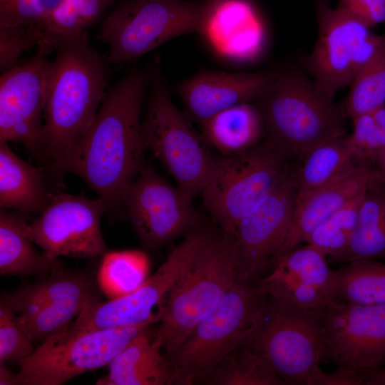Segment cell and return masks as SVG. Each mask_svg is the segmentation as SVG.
Segmentation results:
<instances>
[{"mask_svg":"<svg viewBox=\"0 0 385 385\" xmlns=\"http://www.w3.org/2000/svg\"><path fill=\"white\" fill-rule=\"evenodd\" d=\"M151 64L127 72L103 98L86 133L58 170L72 173L95 191L106 212H123L124 195L145 168L140 115L149 88Z\"/></svg>","mask_w":385,"mask_h":385,"instance_id":"1","label":"cell"},{"mask_svg":"<svg viewBox=\"0 0 385 385\" xmlns=\"http://www.w3.org/2000/svg\"><path fill=\"white\" fill-rule=\"evenodd\" d=\"M41 41L56 51L51 61L38 160L56 176L92 124L108 91L107 60L87 31L63 36L44 32Z\"/></svg>","mask_w":385,"mask_h":385,"instance_id":"2","label":"cell"},{"mask_svg":"<svg viewBox=\"0 0 385 385\" xmlns=\"http://www.w3.org/2000/svg\"><path fill=\"white\" fill-rule=\"evenodd\" d=\"M257 105L265 122L264 140L289 160L301 162L317 146L347 134L342 107L297 69L277 71Z\"/></svg>","mask_w":385,"mask_h":385,"instance_id":"3","label":"cell"},{"mask_svg":"<svg viewBox=\"0 0 385 385\" xmlns=\"http://www.w3.org/2000/svg\"><path fill=\"white\" fill-rule=\"evenodd\" d=\"M266 300L256 283L238 277L170 356L173 384L188 385L207 379L249 339Z\"/></svg>","mask_w":385,"mask_h":385,"instance_id":"4","label":"cell"},{"mask_svg":"<svg viewBox=\"0 0 385 385\" xmlns=\"http://www.w3.org/2000/svg\"><path fill=\"white\" fill-rule=\"evenodd\" d=\"M158 61L151 63L150 95L141 133L146 150L166 168L176 186L193 199L201 194L215 159L207 143L175 106Z\"/></svg>","mask_w":385,"mask_h":385,"instance_id":"5","label":"cell"},{"mask_svg":"<svg viewBox=\"0 0 385 385\" xmlns=\"http://www.w3.org/2000/svg\"><path fill=\"white\" fill-rule=\"evenodd\" d=\"M237 279L233 237L222 231L168 296L154 341L173 356Z\"/></svg>","mask_w":385,"mask_h":385,"instance_id":"6","label":"cell"},{"mask_svg":"<svg viewBox=\"0 0 385 385\" xmlns=\"http://www.w3.org/2000/svg\"><path fill=\"white\" fill-rule=\"evenodd\" d=\"M202 1H120L104 19L97 38L107 44L108 63L138 60L165 43L197 33Z\"/></svg>","mask_w":385,"mask_h":385,"instance_id":"7","label":"cell"},{"mask_svg":"<svg viewBox=\"0 0 385 385\" xmlns=\"http://www.w3.org/2000/svg\"><path fill=\"white\" fill-rule=\"evenodd\" d=\"M216 235L200 223L190 230L158 270L134 291L87 305L68 324L74 331L104 329L154 324L161 312L153 309L195 265Z\"/></svg>","mask_w":385,"mask_h":385,"instance_id":"8","label":"cell"},{"mask_svg":"<svg viewBox=\"0 0 385 385\" xmlns=\"http://www.w3.org/2000/svg\"><path fill=\"white\" fill-rule=\"evenodd\" d=\"M322 310L302 309L270 298L246 343L286 384L308 385L325 350Z\"/></svg>","mask_w":385,"mask_h":385,"instance_id":"9","label":"cell"},{"mask_svg":"<svg viewBox=\"0 0 385 385\" xmlns=\"http://www.w3.org/2000/svg\"><path fill=\"white\" fill-rule=\"evenodd\" d=\"M288 161L265 140L244 152L216 158L201 195L222 231L233 232L240 219L276 185Z\"/></svg>","mask_w":385,"mask_h":385,"instance_id":"10","label":"cell"},{"mask_svg":"<svg viewBox=\"0 0 385 385\" xmlns=\"http://www.w3.org/2000/svg\"><path fill=\"white\" fill-rule=\"evenodd\" d=\"M316 14L317 39L305 65L319 88L334 98L374 56L385 34H374L371 26L330 0H316Z\"/></svg>","mask_w":385,"mask_h":385,"instance_id":"11","label":"cell"},{"mask_svg":"<svg viewBox=\"0 0 385 385\" xmlns=\"http://www.w3.org/2000/svg\"><path fill=\"white\" fill-rule=\"evenodd\" d=\"M153 324L74 331L68 326L47 337L20 364V385H61L101 368Z\"/></svg>","mask_w":385,"mask_h":385,"instance_id":"12","label":"cell"},{"mask_svg":"<svg viewBox=\"0 0 385 385\" xmlns=\"http://www.w3.org/2000/svg\"><path fill=\"white\" fill-rule=\"evenodd\" d=\"M295 173L288 166L276 185L240 219L231 233L239 278L257 283L279 255L297 196Z\"/></svg>","mask_w":385,"mask_h":385,"instance_id":"13","label":"cell"},{"mask_svg":"<svg viewBox=\"0 0 385 385\" xmlns=\"http://www.w3.org/2000/svg\"><path fill=\"white\" fill-rule=\"evenodd\" d=\"M122 207L148 250H157L201 223L192 199L147 166L127 189Z\"/></svg>","mask_w":385,"mask_h":385,"instance_id":"14","label":"cell"},{"mask_svg":"<svg viewBox=\"0 0 385 385\" xmlns=\"http://www.w3.org/2000/svg\"><path fill=\"white\" fill-rule=\"evenodd\" d=\"M103 201L83 195L56 193L26 233L48 257L95 258L108 252L101 232Z\"/></svg>","mask_w":385,"mask_h":385,"instance_id":"15","label":"cell"},{"mask_svg":"<svg viewBox=\"0 0 385 385\" xmlns=\"http://www.w3.org/2000/svg\"><path fill=\"white\" fill-rule=\"evenodd\" d=\"M37 52L0 77V141L24 145L37 158L53 48L41 41Z\"/></svg>","mask_w":385,"mask_h":385,"instance_id":"16","label":"cell"},{"mask_svg":"<svg viewBox=\"0 0 385 385\" xmlns=\"http://www.w3.org/2000/svg\"><path fill=\"white\" fill-rule=\"evenodd\" d=\"M322 319L325 350L338 367L364 372L385 364V304L333 298L322 309Z\"/></svg>","mask_w":385,"mask_h":385,"instance_id":"17","label":"cell"},{"mask_svg":"<svg viewBox=\"0 0 385 385\" xmlns=\"http://www.w3.org/2000/svg\"><path fill=\"white\" fill-rule=\"evenodd\" d=\"M256 284L269 298L305 309L322 310L334 298L333 270L307 244L279 255Z\"/></svg>","mask_w":385,"mask_h":385,"instance_id":"18","label":"cell"},{"mask_svg":"<svg viewBox=\"0 0 385 385\" xmlns=\"http://www.w3.org/2000/svg\"><path fill=\"white\" fill-rule=\"evenodd\" d=\"M277 71L231 73L202 69L183 81L178 91L189 115L199 123L233 106L259 101Z\"/></svg>","mask_w":385,"mask_h":385,"instance_id":"19","label":"cell"},{"mask_svg":"<svg viewBox=\"0 0 385 385\" xmlns=\"http://www.w3.org/2000/svg\"><path fill=\"white\" fill-rule=\"evenodd\" d=\"M371 173L369 164L356 158L329 183L297 198L289 230L279 255L299 247L318 225L364 191Z\"/></svg>","mask_w":385,"mask_h":385,"instance_id":"20","label":"cell"},{"mask_svg":"<svg viewBox=\"0 0 385 385\" xmlns=\"http://www.w3.org/2000/svg\"><path fill=\"white\" fill-rule=\"evenodd\" d=\"M101 292L97 277L91 272L62 265L13 292H4L0 302L19 318H27L48 306L80 304L86 307L99 302Z\"/></svg>","mask_w":385,"mask_h":385,"instance_id":"21","label":"cell"},{"mask_svg":"<svg viewBox=\"0 0 385 385\" xmlns=\"http://www.w3.org/2000/svg\"><path fill=\"white\" fill-rule=\"evenodd\" d=\"M256 24L247 0H203L197 34L220 56L240 61L247 57Z\"/></svg>","mask_w":385,"mask_h":385,"instance_id":"22","label":"cell"},{"mask_svg":"<svg viewBox=\"0 0 385 385\" xmlns=\"http://www.w3.org/2000/svg\"><path fill=\"white\" fill-rule=\"evenodd\" d=\"M44 173L19 157L8 142L0 141L1 209L41 213L54 195Z\"/></svg>","mask_w":385,"mask_h":385,"instance_id":"23","label":"cell"},{"mask_svg":"<svg viewBox=\"0 0 385 385\" xmlns=\"http://www.w3.org/2000/svg\"><path fill=\"white\" fill-rule=\"evenodd\" d=\"M146 331L137 335L108 364L98 385H165L173 384L171 364Z\"/></svg>","mask_w":385,"mask_h":385,"instance_id":"24","label":"cell"},{"mask_svg":"<svg viewBox=\"0 0 385 385\" xmlns=\"http://www.w3.org/2000/svg\"><path fill=\"white\" fill-rule=\"evenodd\" d=\"M28 223L26 213L1 209V274L38 277L63 265L35 248L26 233Z\"/></svg>","mask_w":385,"mask_h":385,"instance_id":"25","label":"cell"},{"mask_svg":"<svg viewBox=\"0 0 385 385\" xmlns=\"http://www.w3.org/2000/svg\"><path fill=\"white\" fill-rule=\"evenodd\" d=\"M200 124L207 143L224 155L249 150L265 138L262 112L252 102L226 108Z\"/></svg>","mask_w":385,"mask_h":385,"instance_id":"26","label":"cell"},{"mask_svg":"<svg viewBox=\"0 0 385 385\" xmlns=\"http://www.w3.org/2000/svg\"><path fill=\"white\" fill-rule=\"evenodd\" d=\"M385 259V180L372 173L356 230L346 251L333 262Z\"/></svg>","mask_w":385,"mask_h":385,"instance_id":"27","label":"cell"},{"mask_svg":"<svg viewBox=\"0 0 385 385\" xmlns=\"http://www.w3.org/2000/svg\"><path fill=\"white\" fill-rule=\"evenodd\" d=\"M355 158L348 133L312 149L296 169L297 198L302 197L329 183Z\"/></svg>","mask_w":385,"mask_h":385,"instance_id":"28","label":"cell"},{"mask_svg":"<svg viewBox=\"0 0 385 385\" xmlns=\"http://www.w3.org/2000/svg\"><path fill=\"white\" fill-rule=\"evenodd\" d=\"M333 296L351 304H385V262L357 260L333 270Z\"/></svg>","mask_w":385,"mask_h":385,"instance_id":"29","label":"cell"},{"mask_svg":"<svg viewBox=\"0 0 385 385\" xmlns=\"http://www.w3.org/2000/svg\"><path fill=\"white\" fill-rule=\"evenodd\" d=\"M148 255L138 250L107 252L99 267L97 279L102 292L110 299L128 294L148 277Z\"/></svg>","mask_w":385,"mask_h":385,"instance_id":"30","label":"cell"},{"mask_svg":"<svg viewBox=\"0 0 385 385\" xmlns=\"http://www.w3.org/2000/svg\"><path fill=\"white\" fill-rule=\"evenodd\" d=\"M218 385H283L268 362L245 342L223 360L206 379Z\"/></svg>","mask_w":385,"mask_h":385,"instance_id":"31","label":"cell"},{"mask_svg":"<svg viewBox=\"0 0 385 385\" xmlns=\"http://www.w3.org/2000/svg\"><path fill=\"white\" fill-rule=\"evenodd\" d=\"M342 106L346 118L370 113L385 105V38L374 56L357 73Z\"/></svg>","mask_w":385,"mask_h":385,"instance_id":"32","label":"cell"},{"mask_svg":"<svg viewBox=\"0 0 385 385\" xmlns=\"http://www.w3.org/2000/svg\"><path fill=\"white\" fill-rule=\"evenodd\" d=\"M366 190L318 225L306 237L304 242L324 255L329 256L332 262L342 255L347 249L356 230Z\"/></svg>","mask_w":385,"mask_h":385,"instance_id":"33","label":"cell"},{"mask_svg":"<svg viewBox=\"0 0 385 385\" xmlns=\"http://www.w3.org/2000/svg\"><path fill=\"white\" fill-rule=\"evenodd\" d=\"M114 0H65L48 18L46 32L70 36L97 24Z\"/></svg>","mask_w":385,"mask_h":385,"instance_id":"34","label":"cell"},{"mask_svg":"<svg viewBox=\"0 0 385 385\" xmlns=\"http://www.w3.org/2000/svg\"><path fill=\"white\" fill-rule=\"evenodd\" d=\"M351 120L353 130L349 138L354 155L372 167L385 149V105Z\"/></svg>","mask_w":385,"mask_h":385,"instance_id":"35","label":"cell"},{"mask_svg":"<svg viewBox=\"0 0 385 385\" xmlns=\"http://www.w3.org/2000/svg\"><path fill=\"white\" fill-rule=\"evenodd\" d=\"M34 351L33 340L21 326L18 315L0 302V364L20 363Z\"/></svg>","mask_w":385,"mask_h":385,"instance_id":"36","label":"cell"},{"mask_svg":"<svg viewBox=\"0 0 385 385\" xmlns=\"http://www.w3.org/2000/svg\"><path fill=\"white\" fill-rule=\"evenodd\" d=\"M46 30L32 25L0 26V71L4 73L21 61L26 51L38 46Z\"/></svg>","mask_w":385,"mask_h":385,"instance_id":"37","label":"cell"},{"mask_svg":"<svg viewBox=\"0 0 385 385\" xmlns=\"http://www.w3.org/2000/svg\"><path fill=\"white\" fill-rule=\"evenodd\" d=\"M339 4L371 27L385 24V0H339Z\"/></svg>","mask_w":385,"mask_h":385,"instance_id":"38","label":"cell"},{"mask_svg":"<svg viewBox=\"0 0 385 385\" xmlns=\"http://www.w3.org/2000/svg\"><path fill=\"white\" fill-rule=\"evenodd\" d=\"M364 384L363 372L346 367H338L334 372H325L319 365L311 374L308 385H362Z\"/></svg>","mask_w":385,"mask_h":385,"instance_id":"39","label":"cell"},{"mask_svg":"<svg viewBox=\"0 0 385 385\" xmlns=\"http://www.w3.org/2000/svg\"><path fill=\"white\" fill-rule=\"evenodd\" d=\"M365 385H385V368L379 367L363 372Z\"/></svg>","mask_w":385,"mask_h":385,"instance_id":"40","label":"cell"},{"mask_svg":"<svg viewBox=\"0 0 385 385\" xmlns=\"http://www.w3.org/2000/svg\"><path fill=\"white\" fill-rule=\"evenodd\" d=\"M0 384L20 385L19 372H14L6 367L4 364H0Z\"/></svg>","mask_w":385,"mask_h":385,"instance_id":"41","label":"cell"},{"mask_svg":"<svg viewBox=\"0 0 385 385\" xmlns=\"http://www.w3.org/2000/svg\"><path fill=\"white\" fill-rule=\"evenodd\" d=\"M371 168L374 175L385 180V149L377 157Z\"/></svg>","mask_w":385,"mask_h":385,"instance_id":"42","label":"cell"},{"mask_svg":"<svg viewBox=\"0 0 385 385\" xmlns=\"http://www.w3.org/2000/svg\"><path fill=\"white\" fill-rule=\"evenodd\" d=\"M114 1H119L120 2V1H130V0H114Z\"/></svg>","mask_w":385,"mask_h":385,"instance_id":"43","label":"cell"}]
</instances>
